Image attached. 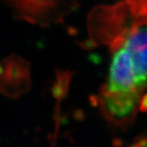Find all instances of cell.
Instances as JSON below:
<instances>
[{
	"instance_id": "2",
	"label": "cell",
	"mask_w": 147,
	"mask_h": 147,
	"mask_svg": "<svg viewBox=\"0 0 147 147\" xmlns=\"http://www.w3.org/2000/svg\"><path fill=\"white\" fill-rule=\"evenodd\" d=\"M119 45L131 55L138 76L147 82V17L132 24L125 32Z\"/></svg>"
},
{
	"instance_id": "1",
	"label": "cell",
	"mask_w": 147,
	"mask_h": 147,
	"mask_svg": "<svg viewBox=\"0 0 147 147\" xmlns=\"http://www.w3.org/2000/svg\"><path fill=\"white\" fill-rule=\"evenodd\" d=\"M146 82L140 78L128 51L121 45L113 52L101 105L109 118L122 122L131 117Z\"/></svg>"
},
{
	"instance_id": "3",
	"label": "cell",
	"mask_w": 147,
	"mask_h": 147,
	"mask_svg": "<svg viewBox=\"0 0 147 147\" xmlns=\"http://www.w3.org/2000/svg\"><path fill=\"white\" fill-rule=\"evenodd\" d=\"M140 1H141V0H140ZM142 1H143V0H142ZM143 1H144V2H146L147 3V0H143Z\"/></svg>"
}]
</instances>
